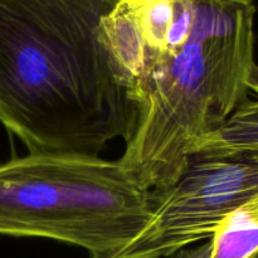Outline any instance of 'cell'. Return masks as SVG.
<instances>
[{
    "label": "cell",
    "instance_id": "5",
    "mask_svg": "<svg viewBox=\"0 0 258 258\" xmlns=\"http://www.w3.org/2000/svg\"><path fill=\"white\" fill-rule=\"evenodd\" d=\"M190 156L236 160L258 168V100H248L221 127L199 139Z\"/></svg>",
    "mask_w": 258,
    "mask_h": 258
},
{
    "label": "cell",
    "instance_id": "8",
    "mask_svg": "<svg viewBox=\"0 0 258 258\" xmlns=\"http://www.w3.org/2000/svg\"><path fill=\"white\" fill-rule=\"evenodd\" d=\"M248 87H249V91H254V92L258 95V66L257 64L253 66L251 75H249Z\"/></svg>",
    "mask_w": 258,
    "mask_h": 258
},
{
    "label": "cell",
    "instance_id": "3",
    "mask_svg": "<svg viewBox=\"0 0 258 258\" xmlns=\"http://www.w3.org/2000/svg\"><path fill=\"white\" fill-rule=\"evenodd\" d=\"M153 194L120 160L29 153L0 165V234L38 237L111 258L140 234Z\"/></svg>",
    "mask_w": 258,
    "mask_h": 258
},
{
    "label": "cell",
    "instance_id": "7",
    "mask_svg": "<svg viewBox=\"0 0 258 258\" xmlns=\"http://www.w3.org/2000/svg\"><path fill=\"white\" fill-rule=\"evenodd\" d=\"M211 239H208L207 242H204L203 244L198 247H186V248L180 249V251L175 252L174 254H171L168 258H209L211 257Z\"/></svg>",
    "mask_w": 258,
    "mask_h": 258
},
{
    "label": "cell",
    "instance_id": "2",
    "mask_svg": "<svg viewBox=\"0 0 258 258\" xmlns=\"http://www.w3.org/2000/svg\"><path fill=\"white\" fill-rule=\"evenodd\" d=\"M118 0H0V122L29 153L98 155L135 106L102 39Z\"/></svg>",
    "mask_w": 258,
    "mask_h": 258
},
{
    "label": "cell",
    "instance_id": "1",
    "mask_svg": "<svg viewBox=\"0 0 258 258\" xmlns=\"http://www.w3.org/2000/svg\"><path fill=\"white\" fill-rule=\"evenodd\" d=\"M253 0H118L102 39L135 106L120 161L150 191L183 173L191 146L248 101Z\"/></svg>",
    "mask_w": 258,
    "mask_h": 258
},
{
    "label": "cell",
    "instance_id": "4",
    "mask_svg": "<svg viewBox=\"0 0 258 258\" xmlns=\"http://www.w3.org/2000/svg\"><path fill=\"white\" fill-rule=\"evenodd\" d=\"M258 193V168L236 160L190 156L168 188L151 191V217L111 258H164L211 239L237 207Z\"/></svg>",
    "mask_w": 258,
    "mask_h": 258
},
{
    "label": "cell",
    "instance_id": "6",
    "mask_svg": "<svg viewBox=\"0 0 258 258\" xmlns=\"http://www.w3.org/2000/svg\"><path fill=\"white\" fill-rule=\"evenodd\" d=\"M211 246L209 258H258V193L222 221Z\"/></svg>",
    "mask_w": 258,
    "mask_h": 258
}]
</instances>
